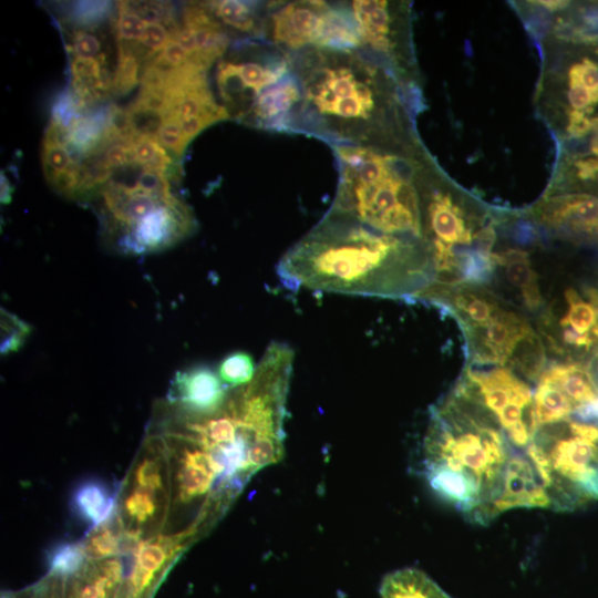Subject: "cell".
I'll list each match as a JSON object with an SVG mask.
<instances>
[{
	"label": "cell",
	"mask_w": 598,
	"mask_h": 598,
	"mask_svg": "<svg viewBox=\"0 0 598 598\" xmlns=\"http://www.w3.org/2000/svg\"><path fill=\"white\" fill-rule=\"evenodd\" d=\"M290 289L382 298H414L433 281L421 239L375 230L329 209L280 258Z\"/></svg>",
	"instance_id": "6da1fadb"
},
{
	"label": "cell",
	"mask_w": 598,
	"mask_h": 598,
	"mask_svg": "<svg viewBox=\"0 0 598 598\" xmlns=\"http://www.w3.org/2000/svg\"><path fill=\"white\" fill-rule=\"evenodd\" d=\"M300 100L289 133L339 145L383 150L411 116L402 81L361 49H307L290 54Z\"/></svg>",
	"instance_id": "7a4b0ae2"
},
{
	"label": "cell",
	"mask_w": 598,
	"mask_h": 598,
	"mask_svg": "<svg viewBox=\"0 0 598 598\" xmlns=\"http://www.w3.org/2000/svg\"><path fill=\"white\" fill-rule=\"evenodd\" d=\"M516 451L495 420L455 388L431 408L424 474L444 499L478 523L494 518Z\"/></svg>",
	"instance_id": "3957f363"
},
{
	"label": "cell",
	"mask_w": 598,
	"mask_h": 598,
	"mask_svg": "<svg viewBox=\"0 0 598 598\" xmlns=\"http://www.w3.org/2000/svg\"><path fill=\"white\" fill-rule=\"evenodd\" d=\"M331 148L339 179L329 209L384 234L421 239L415 186L421 163L411 156L368 146Z\"/></svg>",
	"instance_id": "277c9868"
},
{
	"label": "cell",
	"mask_w": 598,
	"mask_h": 598,
	"mask_svg": "<svg viewBox=\"0 0 598 598\" xmlns=\"http://www.w3.org/2000/svg\"><path fill=\"white\" fill-rule=\"evenodd\" d=\"M217 87L230 118L289 133L300 89L289 53L265 39H250L217 65Z\"/></svg>",
	"instance_id": "5b68a950"
},
{
	"label": "cell",
	"mask_w": 598,
	"mask_h": 598,
	"mask_svg": "<svg viewBox=\"0 0 598 598\" xmlns=\"http://www.w3.org/2000/svg\"><path fill=\"white\" fill-rule=\"evenodd\" d=\"M525 452L551 507L571 509L598 498V423L568 419L540 426Z\"/></svg>",
	"instance_id": "8992f818"
},
{
	"label": "cell",
	"mask_w": 598,
	"mask_h": 598,
	"mask_svg": "<svg viewBox=\"0 0 598 598\" xmlns=\"http://www.w3.org/2000/svg\"><path fill=\"white\" fill-rule=\"evenodd\" d=\"M264 39L289 54L307 49H360L348 2H267Z\"/></svg>",
	"instance_id": "52a82bcc"
},
{
	"label": "cell",
	"mask_w": 598,
	"mask_h": 598,
	"mask_svg": "<svg viewBox=\"0 0 598 598\" xmlns=\"http://www.w3.org/2000/svg\"><path fill=\"white\" fill-rule=\"evenodd\" d=\"M480 404L514 447L526 448L534 435L529 384L508 367H467L455 386Z\"/></svg>",
	"instance_id": "ba28073f"
},
{
	"label": "cell",
	"mask_w": 598,
	"mask_h": 598,
	"mask_svg": "<svg viewBox=\"0 0 598 598\" xmlns=\"http://www.w3.org/2000/svg\"><path fill=\"white\" fill-rule=\"evenodd\" d=\"M566 309L558 319L555 334L547 337L557 351L589 352L598 348V291H565Z\"/></svg>",
	"instance_id": "9c48e42d"
},
{
	"label": "cell",
	"mask_w": 598,
	"mask_h": 598,
	"mask_svg": "<svg viewBox=\"0 0 598 598\" xmlns=\"http://www.w3.org/2000/svg\"><path fill=\"white\" fill-rule=\"evenodd\" d=\"M536 216L567 238L598 241V196L587 193L554 196L539 205Z\"/></svg>",
	"instance_id": "30bf717a"
},
{
	"label": "cell",
	"mask_w": 598,
	"mask_h": 598,
	"mask_svg": "<svg viewBox=\"0 0 598 598\" xmlns=\"http://www.w3.org/2000/svg\"><path fill=\"white\" fill-rule=\"evenodd\" d=\"M228 391L212 369L197 365L178 371L168 393L171 403L196 414H208L225 402Z\"/></svg>",
	"instance_id": "8fae6325"
},
{
	"label": "cell",
	"mask_w": 598,
	"mask_h": 598,
	"mask_svg": "<svg viewBox=\"0 0 598 598\" xmlns=\"http://www.w3.org/2000/svg\"><path fill=\"white\" fill-rule=\"evenodd\" d=\"M516 507H550L539 474L525 451L516 452L508 464L502 494L494 505V517Z\"/></svg>",
	"instance_id": "7c38bea8"
},
{
	"label": "cell",
	"mask_w": 598,
	"mask_h": 598,
	"mask_svg": "<svg viewBox=\"0 0 598 598\" xmlns=\"http://www.w3.org/2000/svg\"><path fill=\"white\" fill-rule=\"evenodd\" d=\"M494 264L504 269L508 283L517 289L527 309H539L544 299L540 293L538 275L533 268L529 254L519 248H507L493 254Z\"/></svg>",
	"instance_id": "4fadbf2b"
},
{
	"label": "cell",
	"mask_w": 598,
	"mask_h": 598,
	"mask_svg": "<svg viewBox=\"0 0 598 598\" xmlns=\"http://www.w3.org/2000/svg\"><path fill=\"white\" fill-rule=\"evenodd\" d=\"M542 373L571 401L575 415L598 402V384L589 367L579 362H558L547 365Z\"/></svg>",
	"instance_id": "5bb4252c"
},
{
	"label": "cell",
	"mask_w": 598,
	"mask_h": 598,
	"mask_svg": "<svg viewBox=\"0 0 598 598\" xmlns=\"http://www.w3.org/2000/svg\"><path fill=\"white\" fill-rule=\"evenodd\" d=\"M208 6L228 31L246 34L250 39H264L267 2L220 0L208 1Z\"/></svg>",
	"instance_id": "9a60e30c"
},
{
	"label": "cell",
	"mask_w": 598,
	"mask_h": 598,
	"mask_svg": "<svg viewBox=\"0 0 598 598\" xmlns=\"http://www.w3.org/2000/svg\"><path fill=\"white\" fill-rule=\"evenodd\" d=\"M381 598H452L423 571L402 568L388 574L380 586Z\"/></svg>",
	"instance_id": "2e32d148"
},
{
	"label": "cell",
	"mask_w": 598,
	"mask_h": 598,
	"mask_svg": "<svg viewBox=\"0 0 598 598\" xmlns=\"http://www.w3.org/2000/svg\"><path fill=\"white\" fill-rule=\"evenodd\" d=\"M73 505L85 520L99 525L112 513L113 499L104 485L89 481L75 489Z\"/></svg>",
	"instance_id": "e0dca14e"
},
{
	"label": "cell",
	"mask_w": 598,
	"mask_h": 598,
	"mask_svg": "<svg viewBox=\"0 0 598 598\" xmlns=\"http://www.w3.org/2000/svg\"><path fill=\"white\" fill-rule=\"evenodd\" d=\"M135 47L133 43H118V64L112 81V92L116 95H125L140 82L141 58Z\"/></svg>",
	"instance_id": "ac0fdd59"
},
{
	"label": "cell",
	"mask_w": 598,
	"mask_h": 598,
	"mask_svg": "<svg viewBox=\"0 0 598 598\" xmlns=\"http://www.w3.org/2000/svg\"><path fill=\"white\" fill-rule=\"evenodd\" d=\"M256 368L249 353L236 351L220 362L218 377L227 386L238 388L251 381Z\"/></svg>",
	"instance_id": "d6986e66"
},
{
	"label": "cell",
	"mask_w": 598,
	"mask_h": 598,
	"mask_svg": "<svg viewBox=\"0 0 598 598\" xmlns=\"http://www.w3.org/2000/svg\"><path fill=\"white\" fill-rule=\"evenodd\" d=\"M80 158L65 144L42 141L41 162L48 183L80 164Z\"/></svg>",
	"instance_id": "ffe728a7"
},
{
	"label": "cell",
	"mask_w": 598,
	"mask_h": 598,
	"mask_svg": "<svg viewBox=\"0 0 598 598\" xmlns=\"http://www.w3.org/2000/svg\"><path fill=\"white\" fill-rule=\"evenodd\" d=\"M1 343L2 355L19 351L31 334L32 328L12 312L1 308Z\"/></svg>",
	"instance_id": "44dd1931"
},
{
	"label": "cell",
	"mask_w": 598,
	"mask_h": 598,
	"mask_svg": "<svg viewBox=\"0 0 598 598\" xmlns=\"http://www.w3.org/2000/svg\"><path fill=\"white\" fill-rule=\"evenodd\" d=\"M215 476L209 472L184 460V465L179 473V488L183 501L204 495L210 488Z\"/></svg>",
	"instance_id": "7402d4cb"
},
{
	"label": "cell",
	"mask_w": 598,
	"mask_h": 598,
	"mask_svg": "<svg viewBox=\"0 0 598 598\" xmlns=\"http://www.w3.org/2000/svg\"><path fill=\"white\" fill-rule=\"evenodd\" d=\"M116 7L115 30L118 41L133 44L141 42L147 22L130 7L128 1H120Z\"/></svg>",
	"instance_id": "603a6c76"
},
{
	"label": "cell",
	"mask_w": 598,
	"mask_h": 598,
	"mask_svg": "<svg viewBox=\"0 0 598 598\" xmlns=\"http://www.w3.org/2000/svg\"><path fill=\"white\" fill-rule=\"evenodd\" d=\"M567 99L570 105L569 111L582 112L589 116L598 105V97L580 80L577 62L568 70Z\"/></svg>",
	"instance_id": "cb8c5ba5"
},
{
	"label": "cell",
	"mask_w": 598,
	"mask_h": 598,
	"mask_svg": "<svg viewBox=\"0 0 598 598\" xmlns=\"http://www.w3.org/2000/svg\"><path fill=\"white\" fill-rule=\"evenodd\" d=\"M84 551L75 544H61L49 556V566L53 573L70 575L83 564Z\"/></svg>",
	"instance_id": "d4e9b609"
},
{
	"label": "cell",
	"mask_w": 598,
	"mask_h": 598,
	"mask_svg": "<svg viewBox=\"0 0 598 598\" xmlns=\"http://www.w3.org/2000/svg\"><path fill=\"white\" fill-rule=\"evenodd\" d=\"M156 140L176 158H181L184 155L189 144L184 136L178 121L173 116L165 117L157 132Z\"/></svg>",
	"instance_id": "484cf974"
},
{
	"label": "cell",
	"mask_w": 598,
	"mask_h": 598,
	"mask_svg": "<svg viewBox=\"0 0 598 598\" xmlns=\"http://www.w3.org/2000/svg\"><path fill=\"white\" fill-rule=\"evenodd\" d=\"M94 155L99 156L102 163L112 171L136 165L134 163L132 144L126 142L111 143Z\"/></svg>",
	"instance_id": "4316f807"
},
{
	"label": "cell",
	"mask_w": 598,
	"mask_h": 598,
	"mask_svg": "<svg viewBox=\"0 0 598 598\" xmlns=\"http://www.w3.org/2000/svg\"><path fill=\"white\" fill-rule=\"evenodd\" d=\"M111 10L107 1H79L72 6L73 20L83 25H92L103 20Z\"/></svg>",
	"instance_id": "83f0119b"
},
{
	"label": "cell",
	"mask_w": 598,
	"mask_h": 598,
	"mask_svg": "<svg viewBox=\"0 0 598 598\" xmlns=\"http://www.w3.org/2000/svg\"><path fill=\"white\" fill-rule=\"evenodd\" d=\"M125 508L130 516L138 522H145L155 512L153 489L141 487L125 501Z\"/></svg>",
	"instance_id": "f1b7e54d"
},
{
	"label": "cell",
	"mask_w": 598,
	"mask_h": 598,
	"mask_svg": "<svg viewBox=\"0 0 598 598\" xmlns=\"http://www.w3.org/2000/svg\"><path fill=\"white\" fill-rule=\"evenodd\" d=\"M172 39V33L162 23H147L141 43L148 50L146 59L159 53Z\"/></svg>",
	"instance_id": "f546056e"
},
{
	"label": "cell",
	"mask_w": 598,
	"mask_h": 598,
	"mask_svg": "<svg viewBox=\"0 0 598 598\" xmlns=\"http://www.w3.org/2000/svg\"><path fill=\"white\" fill-rule=\"evenodd\" d=\"M72 52L78 58H95L101 53V41L94 33L76 30L72 34Z\"/></svg>",
	"instance_id": "4dcf8cb0"
},
{
	"label": "cell",
	"mask_w": 598,
	"mask_h": 598,
	"mask_svg": "<svg viewBox=\"0 0 598 598\" xmlns=\"http://www.w3.org/2000/svg\"><path fill=\"white\" fill-rule=\"evenodd\" d=\"M134 163L143 168H146L156 157L162 148V145L155 137L135 135L131 142Z\"/></svg>",
	"instance_id": "1f68e13d"
},
{
	"label": "cell",
	"mask_w": 598,
	"mask_h": 598,
	"mask_svg": "<svg viewBox=\"0 0 598 598\" xmlns=\"http://www.w3.org/2000/svg\"><path fill=\"white\" fill-rule=\"evenodd\" d=\"M530 6L532 8L527 13L525 23L536 38H543L549 30L551 12L537 4L535 1H530Z\"/></svg>",
	"instance_id": "d6a6232c"
},
{
	"label": "cell",
	"mask_w": 598,
	"mask_h": 598,
	"mask_svg": "<svg viewBox=\"0 0 598 598\" xmlns=\"http://www.w3.org/2000/svg\"><path fill=\"white\" fill-rule=\"evenodd\" d=\"M165 553L158 545L146 544L138 549V566L150 573L158 570L165 561Z\"/></svg>",
	"instance_id": "836d02e7"
},
{
	"label": "cell",
	"mask_w": 598,
	"mask_h": 598,
	"mask_svg": "<svg viewBox=\"0 0 598 598\" xmlns=\"http://www.w3.org/2000/svg\"><path fill=\"white\" fill-rule=\"evenodd\" d=\"M568 122L566 125L567 136L582 138L587 137L592 132V118L589 115L577 112H568Z\"/></svg>",
	"instance_id": "e575fe53"
},
{
	"label": "cell",
	"mask_w": 598,
	"mask_h": 598,
	"mask_svg": "<svg viewBox=\"0 0 598 598\" xmlns=\"http://www.w3.org/2000/svg\"><path fill=\"white\" fill-rule=\"evenodd\" d=\"M136 480L140 487L150 489L161 487L162 478L157 463L152 460H145L137 468Z\"/></svg>",
	"instance_id": "d590c367"
},
{
	"label": "cell",
	"mask_w": 598,
	"mask_h": 598,
	"mask_svg": "<svg viewBox=\"0 0 598 598\" xmlns=\"http://www.w3.org/2000/svg\"><path fill=\"white\" fill-rule=\"evenodd\" d=\"M89 551L97 557L112 556L117 551V542L109 530H103L90 540Z\"/></svg>",
	"instance_id": "8d00e7d4"
},
{
	"label": "cell",
	"mask_w": 598,
	"mask_h": 598,
	"mask_svg": "<svg viewBox=\"0 0 598 598\" xmlns=\"http://www.w3.org/2000/svg\"><path fill=\"white\" fill-rule=\"evenodd\" d=\"M575 175L582 182H595L598 185V157H581L571 159Z\"/></svg>",
	"instance_id": "74e56055"
},
{
	"label": "cell",
	"mask_w": 598,
	"mask_h": 598,
	"mask_svg": "<svg viewBox=\"0 0 598 598\" xmlns=\"http://www.w3.org/2000/svg\"><path fill=\"white\" fill-rule=\"evenodd\" d=\"M184 136L190 143L200 132L212 126L213 124L202 117H188L178 121Z\"/></svg>",
	"instance_id": "f35d334b"
},
{
	"label": "cell",
	"mask_w": 598,
	"mask_h": 598,
	"mask_svg": "<svg viewBox=\"0 0 598 598\" xmlns=\"http://www.w3.org/2000/svg\"><path fill=\"white\" fill-rule=\"evenodd\" d=\"M153 577V574L141 568L140 566L136 568L134 576H133V585L136 589V591L143 590L148 582L151 581Z\"/></svg>",
	"instance_id": "ab89813d"
},
{
	"label": "cell",
	"mask_w": 598,
	"mask_h": 598,
	"mask_svg": "<svg viewBox=\"0 0 598 598\" xmlns=\"http://www.w3.org/2000/svg\"><path fill=\"white\" fill-rule=\"evenodd\" d=\"M103 571L105 574L106 580L109 584H114L120 579L121 576V567L117 561L110 560L104 564Z\"/></svg>",
	"instance_id": "60d3db41"
},
{
	"label": "cell",
	"mask_w": 598,
	"mask_h": 598,
	"mask_svg": "<svg viewBox=\"0 0 598 598\" xmlns=\"http://www.w3.org/2000/svg\"><path fill=\"white\" fill-rule=\"evenodd\" d=\"M0 181H1L0 183L1 184V203L10 204L12 200L13 187L10 181L8 179V177L3 174V172H1Z\"/></svg>",
	"instance_id": "b9f144b4"
},
{
	"label": "cell",
	"mask_w": 598,
	"mask_h": 598,
	"mask_svg": "<svg viewBox=\"0 0 598 598\" xmlns=\"http://www.w3.org/2000/svg\"><path fill=\"white\" fill-rule=\"evenodd\" d=\"M537 4L546 8L548 11L554 12L557 10H561L568 6V1L563 0H539L535 1Z\"/></svg>",
	"instance_id": "7bdbcfd3"
},
{
	"label": "cell",
	"mask_w": 598,
	"mask_h": 598,
	"mask_svg": "<svg viewBox=\"0 0 598 598\" xmlns=\"http://www.w3.org/2000/svg\"><path fill=\"white\" fill-rule=\"evenodd\" d=\"M590 140L591 155L598 157V116L592 118V132Z\"/></svg>",
	"instance_id": "ee69618b"
},
{
	"label": "cell",
	"mask_w": 598,
	"mask_h": 598,
	"mask_svg": "<svg viewBox=\"0 0 598 598\" xmlns=\"http://www.w3.org/2000/svg\"><path fill=\"white\" fill-rule=\"evenodd\" d=\"M595 368H596V371H592V370H591V372H592L594 378H595V380H596V382H597V384H598V353L596 354V364H595Z\"/></svg>",
	"instance_id": "f6af8a7d"
}]
</instances>
